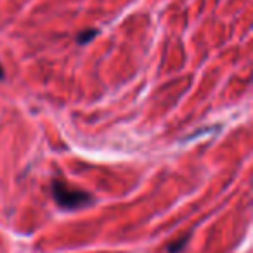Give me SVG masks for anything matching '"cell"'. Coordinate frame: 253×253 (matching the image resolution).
Listing matches in <instances>:
<instances>
[{
  "mask_svg": "<svg viewBox=\"0 0 253 253\" xmlns=\"http://www.w3.org/2000/svg\"><path fill=\"white\" fill-rule=\"evenodd\" d=\"M4 78V70H2V66H0V80Z\"/></svg>",
  "mask_w": 253,
  "mask_h": 253,
  "instance_id": "4",
  "label": "cell"
},
{
  "mask_svg": "<svg viewBox=\"0 0 253 253\" xmlns=\"http://www.w3.org/2000/svg\"><path fill=\"white\" fill-rule=\"evenodd\" d=\"M186 239L187 238H182V239H179V241H177L175 245L169 246V252L170 253H179V250H182V246L186 245Z\"/></svg>",
  "mask_w": 253,
  "mask_h": 253,
  "instance_id": "3",
  "label": "cell"
},
{
  "mask_svg": "<svg viewBox=\"0 0 253 253\" xmlns=\"http://www.w3.org/2000/svg\"><path fill=\"white\" fill-rule=\"evenodd\" d=\"M52 196L63 210H80L92 203V196L80 187H71L63 180L52 182Z\"/></svg>",
  "mask_w": 253,
  "mask_h": 253,
  "instance_id": "1",
  "label": "cell"
},
{
  "mask_svg": "<svg viewBox=\"0 0 253 253\" xmlns=\"http://www.w3.org/2000/svg\"><path fill=\"white\" fill-rule=\"evenodd\" d=\"M97 35V32H95V30H85V32H82L80 35H78V43H82V45H84V43H87V42H90L92 39H94V37Z\"/></svg>",
  "mask_w": 253,
  "mask_h": 253,
  "instance_id": "2",
  "label": "cell"
}]
</instances>
